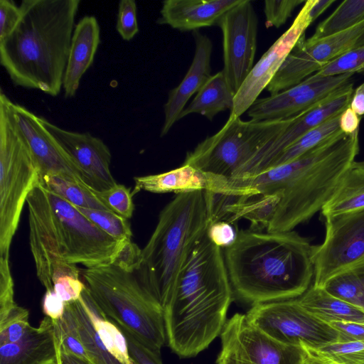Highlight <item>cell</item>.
Masks as SVG:
<instances>
[{"label":"cell","mask_w":364,"mask_h":364,"mask_svg":"<svg viewBox=\"0 0 364 364\" xmlns=\"http://www.w3.org/2000/svg\"><path fill=\"white\" fill-rule=\"evenodd\" d=\"M218 178L192 166L183 164L167 172L134 177L132 196L142 190L154 193L176 194L211 191L215 188Z\"/></svg>","instance_id":"obj_24"},{"label":"cell","mask_w":364,"mask_h":364,"mask_svg":"<svg viewBox=\"0 0 364 364\" xmlns=\"http://www.w3.org/2000/svg\"><path fill=\"white\" fill-rule=\"evenodd\" d=\"M242 0H167L158 22L182 31L218 26L223 16Z\"/></svg>","instance_id":"obj_22"},{"label":"cell","mask_w":364,"mask_h":364,"mask_svg":"<svg viewBox=\"0 0 364 364\" xmlns=\"http://www.w3.org/2000/svg\"><path fill=\"white\" fill-rule=\"evenodd\" d=\"M341 114L326 119L321 124L305 133L284 149L272 161L268 170L296 159L335 134L340 129L339 119Z\"/></svg>","instance_id":"obj_31"},{"label":"cell","mask_w":364,"mask_h":364,"mask_svg":"<svg viewBox=\"0 0 364 364\" xmlns=\"http://www.w3.org/2000/svg\"><path fill=\"white\" fill-rule=\"evenodd\" d=\"M116 29L125 41H130L139 32L135 1L122 0L119 2Z\"/></svg>","instance_id":"obj_41"},{"label":"cell","mask_w":364,"mask_h":364,"mask_svg":"<svg viewBox=\"0 0 364 364\" xmlns=\"http://www.w3.org/2000/svg\"><path fill=\"white\" fill-rule=\"evenodd\" d=\"M305 364V363H304Z\"/></svg>","instance_id":"obj_56"},{"label":"cell","mask_w":364,"mask_h":364,"mask_svg":"<svg viewBox=\"0 0 364 364\" xmlns=\"http://www.w3.org/2000/svg\"><path fill=\"white\" fill-rule=\"evenodd\" d=\"M349 107L358 116H364V82L353 91Z\"/></svg>","instance_id":"obj_50"},{"label":"cell","mask_w":364,"mask_h":364,"mask_svg":"<svg viewBox=\"0 0 364 364\" xmlns=\"http://www.w3.org/2000/svg\"><path fill=\"white\" fill-rule=\"evenodd\" d=\"M216 364H304L301 346L281 343L252 324L246 314H235L220 333Z\"/></svg>","instance_id":"obj_11"},{"label":"cell","mask_w":364,"mask_h":364,"mask_svg":"<svg viewBox=\"0 0 364 364\" xmlns=\"http://www.w3.org/2000/svg\"><path fill=\"white\" fill-rule=\"evenodd\" d=\"M311 0L304 2L291 26L271 46L254 65L235 95L230 116L240 117L258 99L279 70L307 28L313 23L309 11Z\"/></svg>","instance_id":"obj_17"},{"label":"cell","mask_w":364,"mask_h":364,"mask_svg":"<svg viewBox=\"0 0 364 364\" xmlns=\"http://www.w3.org/2000/svg\"><path fill=\"white\" fill-rule=\"evenodd\" d=\"M360 165L364 166V160L358 162Z\"/></svg>","instance_id":"obj_54"},{"label":"cell","mask_w":364,"mask_h":364,"mask_svg":"<svg viewBox=\"0 0 364 364\" xmlns=\"http://www.w3.org/2000/svg\"><path fill=\"white\" fill-rule=\"evenodd\" d=\"M291 118L243 121L229 116L218 132L187 153L183 164L230 180L267 143L282 132Z\"/></svg>","instance_id":"obj_9"},{"label":"cell","mask_w":364,"mask_h":364,"mask_svg":"<svg viewBox=\"0 0 364 364\" xmlns=\"http://www.w3.org/2000/svg\"><path fill=\"white\" fill-rule=\"evenodd\" d=\"M60 345L56 321L45 316L18 341L0 346V364H56Z\"/></svg>","instance_id":"obj_20"},{"label":"cell","mask_w":364,"mask_h":364,"mask_svg":"<svg viewBox=\"0 0 364 364\" xmlns=\"http://www.w3.org/2000/svg\"><path fill=\"white\" fill-rule=\"evenodd\" d=\"M323 287L364 311V257L333 275Z\"/></svg>","instance_id":"obj_28"},{"label":"cell","mask_w":364,"mask_h":364,"mask_svg":"<svg viewBox=\"0 0 364 364\" xmlns=\"http://www.w3.org/2000/svg\"><path fill=\"white\" fill-rule=\"evenodd\" d=\"M235 95L223 72L219 71L205 82L191 102L181 112L179 119L195 113L212 121L218 113L232 109Z\"/></svg>","instance_id":"obj_26"},{"label":"cell","mask_w":364,"mask_h":364,"mask_svg":"<svg viewBox=\"0 0 364 364\" xmlns=\"http://www.w3.org/2000/svg\"><path fill=\"white\" fill-rule=\"evenodd\" d=\"M314 248L293 230L238 231L223 253L234 296L252 305L299 298L314 279Z\"/></svg>","instance_id":"obj_3"},{"label":"cell","mask_w":364,"mask_h":364,"mask_svg":"<svg viewBox=\"0 0 364 364\" xmlns=\"http://www.w3.org/2000/svg\"><path fill=\"white\" fill-rule=\"evenodd\" d=\"M61 347L65 350L85 360H87L86 351L81 341L77 321L68 303L65 311L60 320L56 321Z\"/></svg>","instance_id":"obj_37"},{"label":"cell","mask_w":364,"mask_h":364,"mask_svg":"<svg viewBox=\"0 0 364 364\" xmlns=\"http://www.w3.org/2000/svg\"><path fill=\"white\" fill-rule=\"evenodd\" d=\"M26 203L36 275L46 290L53 289V274L64 264L95 268L112 264L129 242L112 237L77 206L39 181L29 193Z\"/></svg>","instance_id":"obj_4"},{"label":"cell","mask_w":364,"mask_h":364,"mask_svg":"<svg viewBox=\"0 0 364 364\" xmlns=\"http://www.w3.org/2000/svg\"><path fill=\"white\" fill-rule=\"evenodd\" d=\"M39 183L77 207L109 210L93 191L77 183L56 176L39 177Z\"/></svg>","instance_id":"obj_33"},{"label":"cell","mask_w":364,"mask_h":364,"mask_svg":"<svg viewBox=\"0 0 364 364\" xmlns=\"http://www.w3.org/2000/svg\"><path fill=\"white\" fill-rule=\"evenodd\" d=\"M303 348L333 364H364V341L335 342L316 349Z\"/></svg>","instance_id":"obj_35"},{"label":"cell","mask_w":364,"mask_h":364,"mask_svg":"<svg viewBox=\"0 0 364 364\" xmlns=\"http://www.w3.org/2000/svg\"><path fill=\"white\" fill-rule=\"evenodd\" d=\"M77 208L91 222L114 239L122 242L132 240V232L128 220L109 210Z\"/></svg>","instance_id":"obj_34"},{"label":"cell","mask_w":364,"mask_h":364,"mask_svg":"<svg viewBox=\"0 0 364 364\" xmlns=\"http://www.w3.org/2000/svg\"><path fill=\"white\" fill-rule=\"evenodd\" d=\"M208 228L203 191L176 194L161 211L136 272L163 309L191 250Z\"/></svg>","instance_id":"obj_6"},{"label":"cell","mask_w":364,"mask_h":364,"mask_svg":"<svg viewBox=\"0 0 364 364\" xmlns=\"http://www.w3.org/2000/svg\"><path fill=\"white\" fill-rule=\"evenodd\" d=\"M325 239L314 248L313 285L318 287L364 257V208L325 217Z\"/></svg>","instance_id":"obj_13"},{"label":"cell","mask_w":364,"mask_h":364,"mask_svg":"<svg viewBox=\"0 0 364 364\" xmlns=\"http://www.w3.org/2000/svg\"><path fill=\"white\" fill-rule=\"evenodd\" d=\"M364 208V166L354 161L342 176L331 197L321 209L322 215Z\"/></svg>","instance_id":"obj_27"},{"label":"cell","mask_w":364,"mask_h":364,"mask_svg":"<svg viewBox=\"0 0 364 364\" xmlns=\"http://www.w3.org/2000/svg\"><path fill=\"white\" fill-rule=\"evenodd\" d=\"M364 20V0H345L316 27V40L346 31Z\"/></svg>","instance_id":"obj_32"},{"label":"cell","mask_w":364,"mask_h":364,"mask_svg":"<svg viewBox=\"0 0 364 364\" xmlns=\"http://www.w3.org/2000/svg\"><path fill=\"white\" fill-rule=\"evenodd\" d=\"M13 103L0 95V257H9L26 198L39 181V171L16 121Z\"/></svg>","instance_id":"obj_8"},{"label":"cell","mask_w":364,"mask_h":364,"mask_svg":"<svg viewBox=\"0 0 364 364\" xmlns=\"http://www.w3.org/2000/svg\"><path fill=\"white\" fill-rule=\"evenodd\" d=\"M364 117V116H363Z\"/></svg>","instance_id":"obj_55"},{"label":"cell","mask_w":364,"mask_h":364,"mask_svg":"<svg viewBox=\"0 0 364 364\" xmlns=\"http://www.w3.org/2000/svg\"><path fill=\"white\" fill-rule=\"evenodd\" d=\"M21 18L20 6L11 0H0V41L14 31Z\"/></svg>","instance_id":"obj_44"},{"label":"cell","mask_w":364,"mask_h":364,"mask_svg":"<svg viewBox=\"0 0 364 364\" xmlns=\"http://www.w3.org/2000/svg\"><path fill=\"white\" fill-rule=\"evenodd\" d=\"M297 299L306 311L328 324L333 321L364 323V311L332 295L323 287L312 284Z\"/></svg>","instance_id":"obj_25"},{"label":"cell","mask_w":364,"mask_h":364,"mask_svg":"<svg viewBox=\"0 0 364 364\" xmlns=\"http://www.w3.org/2000/svg\"><path fill=\"white\" fill-rule=\"evenodd\" d=\"M329 324L338 333L337 342L364 341V323L333 321Z\"/></svg>","instance_id":"obj_47"},{"label":"cell","mask_w":364,"mask_h":364,"mask_svg":"<svg viewBox=\"0 0 364 364\" xmlns=\"http://www.w3.org/2000/svg\"><path fill=\"white\" fill-rule=\"evenodd\" d=\"M66 303L53 289L46 290L43 298L42 309L46 316L53 321L60 320L63 316Z\"/></svg>","instance_id":"obj_48"},{"label":"cell","mask_w":364,"mask_h":364,"mask_svg":"<svg viewBox=\"0 0 364 364\" xmlns=\"http://www.w3.org/2000/svg\"><path fill=\"white\" fill-rule=\"evenodd\" d=\"M94 192L111 212L127 220L132 217L134 210L132 193L125 186L117 183L107 191Z\"/></svg>","instance_id":"obj_39"},{"label":"cell","mask_w":364,"mask_h":364,"mask_svg":"<svg viewBox=\"0 0 364 364\" xmlns=\"http://www.w3.org/2000/svg\"><path fill=\"white\" fill-rule=\"evenodd\" d=\"M9 257H0V320L16 304Z\"/></svg>","instance_id":"obj_42"},{"label":"cell","mask_w":364,"mask_h":364,"mask_svg":"<svg viewBox=\"0 0 364 364\" xmlns=\"http://www.w3.org/2000/svg\"><path fill=\"white\" fill-rule=\"evenodd\" d=\"M303 0H266L264 3V13L266 27L279 28L291 17L294 10Z\"/></svg>","instance_id":"obj_40"},{"label":"cell","mask_w":364,"mask_h":364,"mask_svg":"<svg viewBox=\"0 0 364 364\" xmlns=\"http://www.w3.org/2000/svg\"><path fill=\"white\" fill-rule=\"evenodd\" d=\"M279 197L277 194L257 195L232 205L229 209V223L240 218L250 221V230L261 231L267 228L272 220Z\"/></svg>","instance_id":"obj_29"},{"label":"cell","mask_w":364,"mask_h":364,"mask_svg":"<svg viewBox=\"0 0 364 364\" xmlns=\"http://www.w3.org/2000/svg\"><path fill=\"white\" fill-rule=\"evenodd\" d=\"M100 43V28L95 16H84L75 25L71 39L63 88L66 98L75 96L80 80L92 65Z\"/></svg>","instance_id":"obj_23"},{"label":"cell","mask_w":364,"mask_h":364,"mask_svg":"<svg viewBox=\"0 0 364 364\" xmlns=\"http://www.w3.org/2000/svg\"><path fill=\"white\" fill-rule=\"evenodd\" d=\"M68 304L75 317L88 361L91 364H123L104 346L81 299Z\"/></svg>","instance_id":"obj_30"},{"label":"cell","mask_w":364,"mask_h":364,"mask_svg":"<svg viewBox=\"0 0 364 364\" xmlns=\"http://www.w3.org/2000/svg\"><path fill=\"white\" fill-rule=\"evenodd\" d=\"M234 294L222 248L207 235L191 250L164 307L166 342L191 358L220 335Z\"/></svg>","instance_id":"obj_2"},{"label":"cell","mask_w":364,"mask_h":364,"mask_svg":"<svg viewBox=\"0 0 364 364\" xmlns=\"http://www.w3.org/2000/svg\"><path fill=\"white\" fill-rule=\"evenodd\" d=\"M336 0H311L309 14L314 22Z\"/></svg>","instance_id":"obj_51"},{"label":"cell","mask_w":364,"mask_h":364,"mask_svg":"<svg viewBox=\"0 0 364 364\" xmlns=\"http://www.w3.org/2000/svg\"><path fill=\"white\" fill-rule=\"evenodd\" d=\"M359 151V130L340 129L296 159L255 176L229 180L235 193L277 194L279 202L267 232H287L309 220L331 197Z\"/></svg>","instance_id":"obj_1"},{"label":"cell","mask_w":364,"mask_h":364,"mask_svg":"<svg viewBox=\"0 0 364 364\" xmlns=\"http://www.w3.org/2000/svg\"><path fill=\"white\" fill-rule=\"evenodd\" d=\"M353 74L322 76L316 73L275 95L258 98L247 111L254 121L291 118L323 101L351 82Z\"/></svg>","instance_id":"obj_16"},{"label":"cell","mask_w":364,"mask_h":364,"mask_svg":"<svg viewBox=\"0 0 364 364\" xmlns=\"http://www.w3.org/2000/svg\"><path fill=\"white\" fill-rule=\"evenodd\" d=\"M304 350L306 351L305 364H333L325 358Z\"/></svg>","instance_id":"obj_53"},{"label":"cell","mask_w":364,"mask_h":364,"mask_svg":"<svg viewBox=\"0 0 364 364\" xmlns=\"http://www.w3.org/2000/svg\"><path fill=\"white\" fill-rule=\"evenodd\" d=\"M361 117L349 106L340 115L339 128L346 134L350 135L359 130Z\"/></svg>","instance_id":"obj_49"},{"label":"cell","mask_w":364,"mask_h":364,"mask_svg":"<svg viewBox=\"0 0 364 364\" xmlns=\"http://www.w3.org/2000/svg\"><path fill=\"white\" fill-rule=\"evenodd\" d=\"M355 73H364V45L342 54L315 73L322 76H335Z\"/></svg>","instance_id":"obj_38"},{"label":"cell","mask_w":364,"mask_h":364,"mask_svg":"<svg viewBox=\"0 0 364 364\" xmlns=\"http://www.w3.org/2000/svg\"><path fill=\"white\" fill-rule=\"evenodd\" d=\"M85 286L103 314L154 353L166 342L164 309L136 268L116 264L80 270Z\"/></svg>","instance_id":"obj_7"},{"label":"cell","mask_w":364,"mask_h":364,"mask_svg":"<svg viewBox=\"0 0 364 364\" xmlns=\"http://www.w3.org/2000/svg\"><path fill=\"white\" fill-rule=\"evenodd\" d=\"M218 26L223 33L222 71L236 94L254 66L258 18L252 2L242 0L223 16Z\"/></svg>","instance_id":"obj_14"},{"label":"cell","mask_w":364,"mask_h":364,"mask_svg":"<svg viewBox=\"0 0 364 364\" xmlns=\"http://www.w3.org/2000/svg\"><path fill=\"white\" fill-rule=\"evenodd\" d=\"M246 316L252 324L287 345L316 349L338 341L337 331L306 311L297 298L254 304Z\"/></svg>","instance_id":"obj_10"},{"label":"cell","mask_w":364,"mask_h":364,"mask_svg":"<svg viewBox=\"0 0 364 364\" xmlns=\"http://www.w3.org/2000/svg\"><path fill=\"white\" fill-rule=\"evenodd\" d=\"M80 275L67 274L53 279V289L65 303L78 300L86 287L84 282L80 280Z\"/></svg>","instance_id":"obj_43"},{"label":"cell","mask_w":364,"mask_h":364,"mask_svg":"<svg viewBox=\"0 0 364 364\" xmlns=\"http://www.w3.org/2000/svg\"><path fill=\"white\" fill-rule=\"evenodd\" d=\"M237 232L232 223L219 221L208 227L206 235L216 246L225 249L235 242Z\"/></svg>","instance_id":"obj_45"},{"label":"cell","mask_w":364,"mask_h":364,"mask_svg":"<svg viewBox=\"0 0 364 364\" xmlns=\"http://www.w3.org/2000/svg\"><path fill=\"white\" fill-rule=\"evenodd\" d=\"M364 45V20L343 32L316 40L304 35L267 87L270 95L293 87L348 50Z\"/></svg>","instance_id":"obj_12"},{"label":"cell","mask_w":364,"mask_h":364,"mask_svg":"<svg viewBox=\"0 0 364 364\" xmlns=\"http://www.w3.org/2000/svg\"><path fill=\"white\" fill-rule=\"evenodd\" d=\"M79 0H23L0 63L14 85L57 96L63 87Z\"/></svg>","instance_id":"obj_5"},{"label":"cell","mask_w":364,"mask_h":364,"mask_svg":"<svg viewBox=\"0 0 364 364\" xmlns=\"http://www.w3.org/2000/svg\"><path fill=\"white\" fill-rule=\"evenodd\" d=\"M41 122L83 174L86 186L102 192L117 184L110 171L108 146L90 133L65 130L41 117Z\"/></svg>","instance_id":"obj_18"},{"label":"cell","mask_w":364,"mask_h":364,"mask_svg":"<svg viewBox=\"0 0 364 364\" xmlns=\"http://www.w3.org/2000/svg\"><path fill=\"white\" fill-rule=\"evenodd\" d=\"M13 110L38 166L39 177L56 176L88 188L81 171L46 129L41 117L15 103Z\"/></svg>","instance_id":"obj_19"},{"label":"cell","mask_w":364,"mask_h":364,"mask_svg":"<svg viewBox=\"0 0 364 364\" xmlns=\"http://www.w3.org/2000/svg\"><path fill=\"white\" fill-rule=\"evenodd\" d=\"M119 328L126 337L131 356L139 364H163L161 355L149 350L125 329L119 326Z\"/></svg>","instance_id":"obj_46"},{"label":"cell","mask_w":364,"mask_h":364,"mask_svg":"<svg viewBox=\"0 0 364 364\" xmlns=\"http://www.w3.org/2000/svg\"><path fill=\"white\" fill-rule=\"evenodd\" d=\"M56 364H91L88 360L65 350L61 346Z\"/></svg>","instance_id":"obj_52"},{"label":"cell","mask_w":364,"mask_h":364,"mask_svg":"<svg viewBox=\"0 0 364 364\" xmlns=\"http://www.w3.org/2000/svg\"><path fill=\"white\" fill-rule=\"evenodd\" d=\"M353 91L350 82L323 101L292 117L282 132L267 143L231 179L250 178L268 170L272 161L305 133L346 109Z\"/></svg>","instance_id":"obj_15"},{"label":"cell","mask_w":364,"mask_h":364,"mask_svg":"<svg viewBox=\"0 0 364 364\" xmlns=\"http://www.w3.org/2000/svg\"><path fill=\"white\" fill-rule=\"evenodd\" d=\"M196 49L192 63L180 84L169 92L164 105V122L161 136H165L179 120L181 112L190 98L197 93L212 75L210 58L213 43L205 34L193 31Z\"/></svg>","instance_id":"obj_21"},{"label":"cell","mask_w":364,"mask_h":364,"mask_svg":"<svg viewBox=\"0 0 364 364\" xmlns=\"http://www.w3.org/2000/svg\"><path fill=\"white\" fill-rule=\"evenodd\" d=\"M31 326L28 310L16 304L0 320V346L18 341Z\"/></svg>","instance_id":"obj_36"}]
</instances>
